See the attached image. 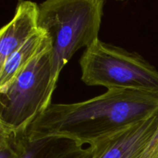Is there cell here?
<instances>
[{
  "instance_id": "1",
  "label": "cell",
  "mask_w": 158,
  "mask_h": 158,
  "mask_svg": "<svg viewBox=\"0 0 158 158\" xmlns=\"http://www.w3.org/2000/svg\"><path fill=\"white\" fill-rule=\"evenodd\" d=\"M157 110L158 92L107 89L83 102L51 104L32 122L26 134L31 139L56 136L89 146Z\"/></svg>"
},
{
  "instance_id": "2",
  "label": "cell",
  "mask_w": 158,
  "mask_h": 158,
  "mask_svg": "<svg viewBox=\"0 0 158 158\" xmlns=\"http://www.w3.org/2000/svg\"><path fill=\"white\" fill-rule=\"evenodd\" d=\"M104 0H45L38 5L37 26L51 40V94L62 69L81 48L98 40Z\"/></svg>"
},
{
  "instance_id": "3",
  "label": "cell",
  "mask_w": 158,
  "mask_h": 158,
  "mask_svg": "<svg viewBox=\"0 0 158 158\" xmlns=\"http://www.w3.org/2000/svg\"><path fill=\"white\" fill-rule=\"evenodd\" d=\"M81 80L88 86L107 89L158 92V70L136 52H130L100 39L80 59Z\"/></svg>"
},
{
  "instance_id": "4",
  "label": "cell",
  "mask_w": 158,
  "mask_h": 158,
  "mask_svg": "<svg viewBox=\"0 0 158 158\" xmlns=\"http://www.w3.org/2000/svg\"><path fill=\"white\" fill-rule=\"evenodd\" d=\"M51 49L35 56L0 90V118L15 133L26 132L52 104Z\"/></svg>"
},
{
  "instance_id": "5",
  "label": "cell",
  "mask_w": 158,
  "mask_h": 158,
  "mask_svg": "<svg viewBox=\"0 0 158 158\" xmlns=\"http://www.w3.org/2000/svg\"><path fill=\"white\" fill-rule=\"evenodd\" d=\"M158 129V110L137 123L89 145L92 158H139Z\"/></svg>"
},
{
  "instance_id": "6",
  "label": "cell",
  "mask_w": 158,
  "mask_h": 158,
  "mask_svg": "<svg viewBox=\"0 0 158 158\" xmlns=\"http://www.w3.org/2000/svg\"><path fill=\"white\" fill-rule=\"evenodd\" d=\"M38 5L22 0L13 18L0 29V70L6 60L37 30Z\"/></svg>"
},
{
  "instance_id": "7",
  "label": "cell",
  "mask_w": 158,
  "mask_h": 158,
  "mask_svg": "<svg viewBox=\"0 0 158 158\" xmlns=\"http://www.w3.org/2000/svg\"><path fill=\"white\" fill-rule=\"evenodd\" d=\"M91 146L84 148L63 137L49 136L31 139L26 133L24 149L19 158H92Z\"/></svg>"
},
{
  "instance_id": "8",
  "label": "cell",
  "mask_w": 158,
  "mask_h": 158,
  "mask_svg": "<svg viewBox=\"0 0 158 158\" xmlns=\"http://www.w3.org/2000/svg\"><path fill=\"white\" fill-rule=\"evenodd\" d=\"M52 49L46 32L38 30L6 61L0 70V90L6 88L38 55Z\"/></svg>"
},
{
  "instance_id": "9",
  "label": "cell",
  "mask_w": 158,
  "mask_h": 158,
  "mask_svg": "<svg viewBox=\"0 0 158 158\" xmlns=\"http://www.w3.org/2000/svg\"><path fill=\"white\" fill-rule=\"evenodd\" d=\"M26 133H16L10 143L0 149V158H19L24 149Z\"/></svg>"
},
{
  "instance_id": "10",
  "label": "cell",
  "mask_w": 158,
  "mask_h": 158,
  "mask_svg": "<svg viewBox=\"0 0 158 158\" xmlns=\"http://www.w3.org/2000/svg\"><path fill=\"white\" fill-rule=\"evenodd\" d=\"M16 133L0 118V149L9 144Z\"/></svg>"
},
{
  "instance_id": "11",
  "label": "cell",
  "mask_w": 158,
  "mask_h": 158,
  "mask_svg": "<svg viewBox=\"0 0 158 158\" xmlns=\"http://www.w3.org/2000/svg\"><path fill=\"white\" fill-rule=\"evenodd\" d=\"M157 158H158V157H157Z\"/></svg>"
}]
</instances>
